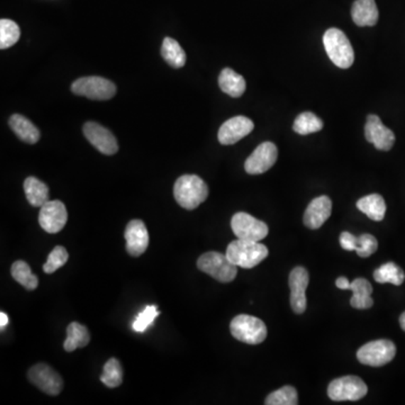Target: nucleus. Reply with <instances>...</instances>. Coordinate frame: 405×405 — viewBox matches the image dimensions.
Segmentation results:
<instances>
[{
	"mask_svg": "<svg viewBox=\"0 0 405 405\" xmlns=\"http://www.w3.org/2000/svg\"><path fill=\"white\" fill-rule=\"evenodd\" d=\"M278 150L272 142H264L248 157L245 163L249 174H261L268 172L277 161Z\"/></svg>",
	"mask_w": 405,
	"mask_h": 405,
	"instance_id": "obj_11",
	"label": "nucleus"
},
{
	"mask_svg": "<svg viewBox=\"0 0 405 405\" xmlns=\"http://www.w3.org/2000/svg\"><path fill=\"white\" fill-rule=\"evenodd\" d=\"M231 228L238 239L257 241V243L264 240L270 233V228L265 222L245 212L233 215Z\"/></svg>",
	"mask_w": 405,
	"mask_h": 405,
	"instance_id": "obj_9",
	"label": "nucleus"
},
{
	"mask_svg": "<svg viewBox=\"0 0 405 405\" xmlns=\"http://www.w3.org/2000/svg\"><path fill=\"white\" fill-rule=\"evenodd\" d=\"M378 243L376 238L372 234H362L358 237V245L356 253L362 258H368L377 251Z\"/></svg>",
	"mask_w": 405,
	"mask_h": 405,
	"instance_id": "obj_35",
	"label": "nucleus"
},
{
	"mask_svg": "<svg viewBox=\"0 0 405 405\" xmlns=\"http://www.w3.org/2000/svg\"><path fill=\"white\" fill-rule=\"evenodd\" d=\"M268 249L266 245L257 241L248 240H234L226 249V256L235 266L245 270H250L258 266L261 261L268 257Z\"/></svg>",
	"mask_w": 405,
	"mask_h": 405,
	"instance_id": "obj_2",
	"label": "nucleus"
},
{
	"mask_svg": "<svg viewBox=\"0 0 405 405\" xmlns=\"http://www.w3.org/2000/svg\"><path fill=\"white\" fill-rule=\"evenodd\" d=\"M340 245L347 251H356L358 245V238L349 232H343L340 235Z\"/></svg>",
	"mask_w": 405,
	"mask_h": 405,
	"instance_id": "obj_36",
	"label": "nucleus"
},
{
	"mask_svg": "<svg viewBox=\"0 0 405 405\" xmlns=\"http://www.w3.org/2000/svg\"><path fill=\"white\" fill-rule=\"evenodd\" d=\"M161 55L163 60L166 61L172 68H182L186 63V53L180 44L172 38H166L163 40L161 47Z\"/></svg>",
	"mask_w": 405,
	"mask_h": 405,
	"instance_id": "obj_26",
	"label": "nucleus"
},
{
	"mask_svg": "<svg viewBox=\"0 0 405 405\" xmlns=\"http://www.w3.org/2000/svg\"><path fill=\"white\" fill-rule=\"evenodd\" d=\"M158 316L159 311L155 305L147 306L143 312L140 313L139 316L132 324L134 331L145 332L148 329V326H151L155 321V318Z\"/></svg>",
	"mask_w": 405,
	"mask_h": 405,
	"instance_id": "obj_34",
	"label": "nucleus"
},
{
	"mask_svg": "<svg viewBox=\"0 0 405 405\" xmlns=\"http://www.w3.org/2000/svg\"><path fill=\"white\" fill-rule=\"evenodd\" d=\"M9 126L19 139L30 145H34L41 138L38 128L23 115L15 114L11 116Z\"/></svg>",
	"mask_w": 405,
	"mask_h": 405,
	"instance_id": "obj_22",
	"label": "nucleus"
},
{
	"mask_svg": "<svg viewBox=\"0 0 405 405\" xmlns=\"http://www.w3.org/2000/svg\"><path fill=\"white\" fill-rule=\"evenodd\" d=\"M308 270L304 267L294 268L289 275V289H291L292 310L296 314H302L306 310V289L309 286Z\"/></svg>",
	"mask_w": 405,
	"mask_h": 405,
	"instance_id": "obj_15",
	"label": "nucleus"
},
{
	"mask_svg": "<svg viewBox=\"0 0 405 405\" xmlns=\"http://www.w3.org/2000/svg\"><path fill=\"white\" fill-rule=\"evenodd\" d=\"M323 128V122L320 117L311 112H304L296 117L294 122L293 130L301 135L316 133Z\"/></svg>",
	"mask_w": 405,
	"mask_h": 405,
	"instance_id": "obj_29",
	"label": "nucleus"
},
{
	"mask_svg": "<svg viewBox=\"0 0 405 405\" xmlns=\"http://www.w3.org/2000/svg\"><path fill=\"white\" fill-rule=\"evenodd\" d=\"M351 283L345 277H339L335 280V286L340 289H350Z\"/></svg>",
	"mask_w": 405,
	"mask_h": 405,
	"instance_id": "obj_37",
	"label": "nucleus"
},
{
	"mask_svg": "<svg viewBox=\"0 0 405 405\" xmlns=\"http://www.w3.org/2000/svg\"><path fill=\"white\" fill-rule=\"evenodd\" d=\"M11 272L17 283L21 284L28 291H34L38 287V277L33 274L28 262L23 260L15 261L14 264L11 265Z\"/></svg>",
	"mask_w": 405,
	"mask_h": 405,
	"instance_id": "obj_28",
	"label": "nucleus"
},
{
	"mask_svg": "<svg viewBox=\"0 0 405 405\" xmlns=\"http://www.w3.org/2000/svg\"><path fill=\"white\" fill-rule=\"evenodd\" d=\"M28 379L45 394L59 395L63 389L62 377L47 364H38L28 370Z\"/></svg>",
	"mask_w": 405,
	"mask_h": 405,
	"instance_id": "obj_10",
	"label": "nucleus"
},
{
	"mask_svg": "<svg viewBox=\"0 0 405 405\" xmlns=\"http://www.w3.org/2000/svg\"><path fill=\"white\" fill-rule=\"evenodd\" d=\"M21 30L18 25L11 19L0 21V49L5 50L13 47L19 40Z\"/></svg>",
	"mask_w": 405,
	"mask_h": 405,
	"instance_id": "obj_31",
	"label": "nucleus"
},
{
	"mask_svg": "<svg viewBox=\"0 0 405 405\" xmlns=\"http://www.w3.org/2000/svg\"><path fill=\"white\" fill-rule=\"evenodd\" d=\"M400 324L401 328L405 331V312L402 313V316H400Z\"/></svg>",
	"mask_w": 405,
	"mask_h": 405,
	"instance_id": "obj_39",
	"label": "nucleus"
},
{
	"mask_svg": "<svg viewBox=\"0 0 405 405\" xmlns=\"http://www.w3.org/2000/svg\"><path fill=\"white\" fill-rule=\"evenodd\" d=\"M7 323H9V316H7L5 312L0 313V326H1V329H4L7 326Z\"/></svg>",
	"mask_w": 405,
	"mask_h": 405,
	"instance_id": "obj_38",
	"label": "nucleus"
},
{
	"mask_svg": "<svg viewBox=\"0 0 405 405\" xmlns=\"http://www.w3.org/2000/svg\"><path fill=\"white\" fill-rule=\"evenodd\" d=\"M69 253L65 247L57 245L50 253L48 261L43 265L44 272L53 274L68 262Z\"/></svg>",
	"mask_w": 405,
	"mask_h": 405,
	"instance_id": "obj_33",
	"label": "nucleus"
},
{
	"mask_svg": "<svg viewBox=\"0 0 405 405\" xmlns=\"http://www.w3.org/2000/svg\"><path fill=\"white\" fill-rule=\"evenodd\" d=\"M197 267L199 270L221 283H231L237 277L238 266L226 255L215 251L201 255L197 260Z\"/></svg>",
	"mask_w": 405,
	"mask_h": 405,
	"instance_id": "obj_4",
	"label": "nucleus"
},
{
	"mask_svg": "<svg viewBox=\"0 0 405 405\" xmlns=\"http://www.w3.org/2000/svg\"><path fill=\"white\" fill-rule=\"evenodd\" d=\"M378 9L375 0H356L351 9V17L360 28L375 26L378 22Z\"/></svg>",
	"mask_w": 405,
	"mask_h": 405,
	"instance_id": "obj_19",
	"label": "nucleus"
},
{
	"mask_svg": "<svg viewBox=\"0 0 405 405\" xmlns=\"http://www.w3.org/2000/svg\"><path fill=\"white\" fill-rule=\"evenodd\" d=\"M255 124L245 116L232 117L222 124L218 130V141L221 145H232L243 140L253 132Z\"/></svg>",
	"mask_w": 405,
	"mask_h": 405,
	"instance_id": "obj_16",
	"label": "nucleus"
},
{
	"mask_svg": "<svg viewBox=\"0 0 405 405\" xmlns=\"http://www.w3.org/2000/svg\"><path fill=\"white\" fill-rule=\"evenodd\" d=\"M367 392V385L358 376L337 378L328 387V395L332 401H358Z\"/></svg>",
	"mask_w": 405,
	"mask_h": 405,
	"instance_id": "obj_8",
	"label": "nucleus"
},
{
	"mask_svg": "<svg viewBox=\"0 0 405 405\" xmlns=\"http://www.w3.org/2000/svg\"><path fill=\"white\" fill-rule=\"evenodd\" d=\"M232 335L248 345H259L267 338V326L256 316L240 314L230 324Z\"/></svg>",
	"mask_w": 405,
	"mask_h": 405,
	"instance_id": "obj_5",
	"label": "nucleus"
},
{
	"mask_svg": "<svg viewBox=\"0 0 405 405\" xmlns=\"http://www.w3.org/2000/svg\"><path fill=\"white\" fill-rule=\"evenodd\" d=\"M374 279L379 284L389 283L400 286L404 282L405 274L402 268L394 262H387L374 272Z\"/></svg>",
	"mask_w": 405,
	"mask_h": 405,
	"instance_id": "obj_27",
	"label": "nucleus"
},
{
	"mask_svg": "<svg viewBox=\"0 0 405 405\" xmlns=\"http://www.w3.org/2000/svg\"><path fill=\"white\" fill-rule=\"evenodd\" d=\"M218 86L226 95L233 98L241 97L245 91V78L230 68H226L218 77Z\"/></svg>",
	"mask_w": 405,
	"mask_h": 405,
	"instance_id": "obj_21",
	"label": "nucleus"
},
{
	"mask_svg": "<svg viewBox=\"0 0 405 405\" xmlns=\"http://www.w3.org/2000/svg\"><path fill=\"white\" fill-rule=\"evenodd\" d=\"M68 222V211L61 201H48L38 214V223L48 233L60 232Z\"/></svg>",
	"mask_w": 405,
	"mask_h": 405,
	"instance_id": "obj_12",
	"label": "nucleus"
},
{
	"mask_svg": "<svg viewBox=\"0 0 405 405\" xmlns=\"http://www.w3.org/2000/svg\"><path fill=\"white\" fill-rule=\"evenodd\" d=\"M353 291V296L350 299V304L353 308L358 310H366L370 309L374 305L372 293H373V286L365 278H357L350 285Z\"/></svg>",
	"mask_w": 405,
	"mask_h": 405,
	"instance_id": "obj_20",
	"label": "nucleus"
},
{
	"mask_svg": "<svg viewBox=\"0 0 405 405\" xmlns=\"http://www.w3.org/2000/svg\"><path fill=\"white\" fill-rule=\"evenodd\" d=\"M365 136L370 143L381 151H389L395 143L394 133L384 126L377 115H368L365 126Z\"/></svg>",
	"mask_w": 405,
	"mask_h": 405,
	"instance_id": "obj_14",
	"label": "nucleus"
},
{
	"mask_svg": "<svg viewBox=\"0 0 405 405\" xmlns=\"http://www.w3.org/2000/svg\"><path fill=\"white\" fill-rule=\"evenodd\" d=\"M357 207L360 212L367 215L370 220L376 222L383 220L387 213V204L379 194L365 196L357 201Z\"/></svg>",
	"mask_w": 405,
	"mask_h": 405,
	"instance_id": "obj_23",
	"label": "nucleus"
},
{
	"mask_svg": "<svg viewBox=\"0 0 405 405\" xmlns=\"http://www.w3.org/2000/svg\"><path fill=\"white\" fill-rule=\"evenodd\" d=\"M90 335L86 326L78 322H71L67 328V339L63 348L67 353H72L78 348H84L89 343Z\"/></svg>",
	"mask_w": 405,
	"mask_h": 405,
	"instance_id": "obj_25",
	"label": "nucleus"
},
{
	"mask_svg": "<svg viewBox=\"0 0 405 405\" xmlns=\"http://www.w3.org/2000/svg\"><path fill=\"white\" fill-rule=\"evenodd\" d=\"M71 91L93 101H109L116 94V87L114 82L101 77H84L72 84Z\"/></svg>",
	"mask_w": 405,
	"mask_h": 405,
	"instance_id": "obj_6",
	"label": "nucleus"
},
{
	"mask_svg": "<svg viewBox=\"0 0 405 405\" xmlns=\"http://www.w3.org/2000/svg\"><path fill=\"white\" fill-rule=\"evenodd\" d=\"M84 134L86 139L103 155H113L118 151V145L112 132L98 123H86Z\"/></svg>",
	"mask_w": 405,
	"mask_h": 405,
	"instance_id": "obj_13",
	"label": "nucleus"
},
{
	"mask_svg": "<svg viewBox=\"0 0 405 405\" xmlns=\"http://www.w3.org/2000/svg\"><path fill=\"white\" fill-rule=\"evenodd\" d=\"M323 44L332 62L341 69L350 68L354 63L355 52L343 30L329 28L324 33Z\"/></svg>",
	"mask_w": 405,
	"mask_h": 405,
	"instance_id": "obj_3",
	"label": "nucleus"
},
{
	"mask_svg": "<svg viewBox=\"0 0 405 405\" xmlns=\"http://www.w3.org/2000/svg\"><path fill=\"white\" fill-rule=\"evenodd\" d=\"M124 237L126 240V250L132 257H140L149 247V232L141 220H132L126 226Z\"/></svg>",
	"mask_w": 405,
	"mask_h": 405,
	"instance_id": "obj_17",
	"label": "nucleus"
},
{
	"mask_svg": "<svg viewBox=\"0 0 405 405\" xmlns=\"http://www.w3.org/2000/svg\"><path fill=\"white\" fill-rule=\"evenodd\" d=\"M265 403L267 405H297L299 395L293 387H284L268 395Z\"/></svg>",
	"mask_w": 405,
	"mask_h": 405,
	"instance_id": "obj_32",
	"label": "nucleus"
},
{
	"mask_svg": "<svg viewBox=\"0 0 405 405\" xmlns=\"http://www.w3.org/2000/svg\"><path fill=\"white\" fill-rule=\"evenodd\" d=\"M332 211V201L328 196H320L313 199L305 211L304 224L306 228L316 230L321 228L330 218Z\"/></svg>",
	"mask_w": 405,
	"mask_h": 405,
	"instance_id": "obj_18",
	"label": "nucleus"
},
{
	"mask_svg": "<svg viewBox=\"0 0 405 405\" xmlns=\"http://www.w3.org/2000/svg\"><path fill=\"white\" fill-rule=\"evenodd\" d=\"M24 191L26 199L32 206L41 207L49 201V187L38 178H26L24 182Z\"/></svg>",
	"mask_w": 405,
	"mask_h": 405,
	"instance_id": "obj_24",
	"label": "nucleus"
},
{
	"mask_svg": "<svg viewBox=\"0 0 405 405\" xmlns=\"http://www.w3.org/2000/svg\"><path fill=\"white\" fill-rule=\"evenodd\" d=\"M174 196L182 209L195 210L206 201L209 187L199 176L184 174L174 182Z\"/></svg>",
	"mask_w": 405,
	"mask_h": 405,
	"instance_id": "obj_1",
	"label": "nucleus"
},
{
	"mask_svg": "<svg viewBox=\"0 0 405 405\" xmlns=\"http://www.w3.org/2000/svg\"><path fill=\"white\" fill-rule=\"evenodd\" d=\"M396 355V347L387 339L370 341L357 351V358L362 365L372 367H381L389 364Z\"/></svg>",
	"mask_w": 405,
	"mask_h": 405,
	"instance_id": "obj_7",
	"label": "nucleus"
},
{
	"mask_svg": "<svg viewBox=\"0 0 405 405\" xmlns=\"http://www.w3.org/2000/svg\"><path fill=\"white\" fill-rule=\"evenodd\" d=\"M101 383L107 387L115 389L120 387L123 382V368L116 358H111L104 366V373L101 376Z\"/></svg>",
	"mask_w": 405,
	"mask_h": 405,
	"instance_id": "obj_30",
	"label": "nucleus"
}]
</instances>
